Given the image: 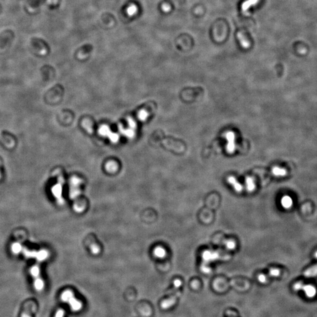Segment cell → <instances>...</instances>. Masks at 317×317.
Listing matches in <instances>:
<instances>
[{"instance_id":"6da1fadb","label":"cell","mask_w":317,"mask_h":317,"mask_svg":"<svg viewBox=\"0 0 317 317\" xmlns=\"http://www.w3.org/2000/svg\"><path fill=\"white\" fill-rule=\"evenodd\" d=\"M61 300L63 302L67 303L72 311L78 312L82 308V302L75 296L72 291H64L61 295Z\"/></svg>"},{"instance_id":"7a4b0ae2","label":"cell","mask_w":317,"mask_h":317,"mask_svg":"<svg viewBox=\"0 0 317 317\" xmlns=\"http://www.w3.org/2000/svg\"><path fill=\"white\" fill-rule=\"evenodd\" d=\"M30 274L34 280V287L36 291L41 292L45 288V282L41 275V269L39 264L34 265L30 269Z\"/></svg>"},{"instance_id":"3957f363","label":"cell","mask_w":317,"mask_h":317,"mask_svg":"<svg viewBox=\"0 0 317 317\" xmlns=\"http://www.w3.org/2000/svg\"><path fill=\"white\" fill-rule=\"evenodd\" d=\"M21 253L28 259H36L38 261H43L48 258L49 252L47 250L43 249L40 250H33L22 246Z\"/></svg>"},{"instance_id":"277c9868","label":"cell","mask_w":317,"mask_h":317,"mask_svg":"<svg viewBox=\"0 0 317 317\" xmlns=\"http://www.w3.org/2000/svg\"><path fill=\"white\" fill-rule=\"evenodd\" d=\"M64 179L62 176L59 174L57 178V182L51 187V193L53 197L59 204H63L64 199L62 195Z\"/></svg>"},{"instance_id":"5b68a950","label":"cell","mask_w":317,"mask_h":317,"mask_svg":"<svg viewBox=\"0 0 317 317\" xmlns=\"http://www.w3.org/2000/svg\"><path fill=\"white\" fill-rule=\"evenodd\" d=\"M181 285L178 283H173V288L170 291V294L172 293L173 295L170 296L169 298L163 300L161 302V307L164 309H168L173 306L176 303L177 297L179 296L180 292L178 291Z\"/></svg>"},{"instance_id":"8992f818","label":"cell","mask_w":317,"mask_h":317,"mask_svg":"<svg viewBox=\"0 0 317 317\" xmlns=\"http://www.w3.org/2000/svg\"><path fill=\"white\" fill-rule=\"evenodd\" d=\"M80 183V180L76 178H73L70 182L69 188V196L71 199H75L77 195H79L80 192L79 185Z\"/></svg>"},{"instance_id":"52a82bcc","label":"cell","mask_w":317,"mask_h":317,"mask_svg":"<svg viewBox=\"0 0 317 317\" xmlns=\"http://www.w3.org/2000/svg\"><path fill=\"white\" fill-rule=\"evenodd\" d=\"M226 138L228 140L227 146V151L228 153H232L235 150V135L232 132H227L226 133Z\"/></svg>"},{"instance_id":"ba28073f","label":"cell","mask_w":317,"mask_h":317,"mask_svg":"<svg viewBox=\"0 0 317 317\" xmlns=\"http://www.w3.org/2000/svg\"><path fill=\"white\" fill-rule=\"evenodd\" d=\"M281 205L285 210H289L292 208L294 204L292 199L290 195H285L283 196L281 199Z\"/></svg>"},{"instance_id":"9c48e42d","label":"cell","mask_w":317,"mask_h":317,"mask_svg":"<svg viewBox=\"0 0 317 317\" xmlns=\"http://www.w3.org/2000/svg\"><path fill=\"white\" fill-rule=\"evenodd\" d=\"M203 259L205 262L208 263L210 261H214L218 258V254L217 252L211 251H205L203 253Z\"/></svg>"},{"instance_id":"30bf717a","label":"cell","mask_w":317,"mask_h":317,"mask_svg":"<svg viewBox=\"0 0 317 317\" xmlns=\"http://www.w3.org/2000/svg\"><path fill=\"white\" fill-rule=\"evenodd\" d=\"M227 181L230 185H232L234 190L237 192H241L243 190L242 185L238 181L237 179L232 176H230L227 179Z\"/></svg>"},{"instance_id":"8fae6325","label":"cell","mask_w":317,"mask_h":317,"mask_svg":"<svg viewBox=\"0 0 317 317\" xmlns=\"http://www.w3.org/2000/svg\"><path fill=\"white\" fill-rule=\"evenodd\" d=\"M302 290L304 291L305 294L308 298H313L316 296L317 294V290L315 287L311 285L304 284Z\"/></svg>"},{"instance_id":"7c38bea8","label":"cell","mask_w":317,"mask_h":317,"mask_svg":"<svg viewBox=\"0 0 317 317\" xmlns=\"http://www.w3.org/2000/svg\"><path fill=\"white\" fill-rule=\"evenodd\" d=\"M304 275L306 278H312L317 276V264L306 269L304 271Z\"/></svg>"},{"instance_id":"4fadbf2b","label":"cell","mask_w":317,"mask_h":317,"mask_svg":"<svg viewBox=\"0 0 317 317\" xmlns=\"http://www.w3.org/2000/svg\"><path fill=\"white\" fill-rule=\"evenodd\" d=\"M255 184L254 182L253 178L247 177L246 179V189L248 192H253L255 190Z\"/></svg>"},{"instance_id":"5bb4252c","label":"cell","mask_w":317,"mask_h":317,"mask_svg":"<svg viewBox=\"0 0 317 317\" xmlns=\"http://www.w3.org/2000/svg\"><path fill=\"white\" fill-rule=\"evenodd\" d=\"M154 255L159 259H163L166 255V251L162 247H157L153 251Z\"/></svg>"},{"instance_id":"9a60e30c","label":"cell","mask_w":317,"mask_h":317,"mask_svg":"<svg viewBox=\"0 0 317 317\" xmlns=\"http://www.w3.org/2000/svg\"><path fill=\"white\" fill-rule=\"evenodd\" d=\"M272 173L277 177H284L287 174L286 170L279 167H274L272 169Z\"/></svg>"},{"instance_id":"2e32d148","label":"cell","mask_w":317,"mask_h":317,"mask_svg":"<svg viewBox=\"0 0 317 317\" xmlns=\"http://www.w3.org/2000/svg\"><path fill=\"white\" fill-rule=\"evenodd\" d=\"M259 0H247L246 2H244L242 5V10L244 12H246L248 10V8L251 7L252 5H255Z\"/></svg>"},{"instance_id":"e0dca14e","label":"cell","mask_w":317,"mask_h":317,"mask_svg":"<svg viewBox=\"0 0 317 317\" xmlns=\"http://www.w3.org/2000/svg\"><path fill=\"white\" fill-rule=\"evenodd\" d=\"M34 308L35 306L34 305L29 306H26V308L24 310V311L21 314V317H32V313L33 312L32 310H34Z\"/></svg>"},{"instance_id":"ac0fdd59","label":"cell","mask_w":317,"mask_h":317,"mask_svg":"<svg viewBox=\"0 0 317 317\" xmlns=\"http://www.w3.org/2000/svg\"><path fill=\"white\" fill-rule=\"evenodd\" d=\"M237 37L238 39H239V41L240 42L241 45L243 46V48H248V47L250 46V43L241 32L238 33Z\"/></svg>"},{"instance_id":"d6986e66","label":"cell","mask_w":317,"mask_h":317,"mask_svg":"<svg viewBox=\"0 0 317 317\" xmlns=\"http://www.w3.org/2000/svg\"><path fill=\"white\" fill-rule=\"evenodd\" d=\"M22 248V246L20 243H17V242L13 243L11 247V251L14 254H18L20 253Z\"/></svg>"},{"instance_id":"ffe728a7","label":"cell","mask_w":317,"mask_h":317,"mask_svg":"<svg viewBox=\"0 0 317 317\" xmlns=\"http://www.w3.org/2000/svg\"><path fill=\"white\" fill-rule=\"evenodd\" d=\"M225 246L228 250H233L236 248V243L232 240H227L225 243Z\"/></svg>"},{"instance_id":"44dd1931","label":"cell","mask_w":317,"mask_h":317,"mask_svg":"<svg viewBox=\"0 0 317 317\" xmlns=\"http://www.w3.org/2000/svg\"><path fill=\"white\" fill-rule=\"evenodd\" d=\"M269 274L273 277H278L280 274V269L275 268H272L269 270Z\"/></svg>"},{"instance_id":"7402d4cb","label":"cell","mask_w":317,"mask_h":317,"mask_svg":"<svg viewBox=\"0 0 317 317\" xmlns=\"http://www.w3.org/2000/svg\"><path fill=\"white\" fill-rule=\"evenodd\" d=\"M92 50V47L90 45H86L84 47H83L80 52L81 53H90Z\"/></svg>"},{"instance_id":"603a6c76","label":"cell","mask_w":317,"mask_h":317,"mask_svg":"<svg viewBox=\"0 0 317 317\" xmlns=\"http://www.w3.org/2000/svg\"><path fill=\"white\" fill-rule=\"evenodd\" d=\"M303 286H304L303 283H302L301 282H298V283H296L294 285L293 288H294V290L298 291L302 290Z\"/></svg>"},{"instance_id":"cb8c5ba5","label":"cell","mask_w":317,"mask_h":317,"mask_svg":"<svg viewBox=\"0 0 317 317\" xmlns=\"http://www.w3.org/2000/svg\"><path fill=\"white\" fill-rule=\"evenodd\" d=\"M65 316V311L63 309H59L57 311L55 312L54 317H64Z\"/></svg>"},{"instance_id":"d4e9b609","label":"cell","mask_w":317,"mask_h":317,"mask_svg":"<svg viewBox=\"0 0 317 317\" xmlns=\"http://www.w3.org/2000/svg\"><path fill=\"white\" fill-rule=\"evenodd\" d=\"M91 250L93 253L97 254L99 251V248L96 244H94L91 246Z\"/></svg>"},{"instance_id":"484cf974","label":"cell","mask_w":317,"mask_h":317,"mask_svg":"<svg viewBox=\"0 0 317 317\" xmlns=\"http://www.w3.org/2000/svg\"><path fill=\"white\" fill-rule=\"evenodd\" d=\"M258 280L261 283H265L266 280H267V277H265V275L264 274H260L258 277Z\"/></svg>"},{"instance_id":"4316f807","label":"cell","mask_w":317,"mask_h":317,"mask_svg":"<svg viewBox=\"0 0 317 317\" xmlns=\"http://www.w3.org/2000/svg\"><path fill=\"white\" fill-rule=\"evenodd\" d=\"M314 257H315V259H317V251L314 254Z\"/></svg>"},{"instance_id":"83f0119b","label":"cell","mask_w":317,"mask_h":317,"mask_svg":"<svg viewBox=\"0 0 317 317\" xmlns=\"http://www.w3.org/2000/svg\"><path fill=\"white\" fill-rule=\"evenodd\" d=\"M0 177H1V174H0Z\"/></svg>"}]
</instances>
